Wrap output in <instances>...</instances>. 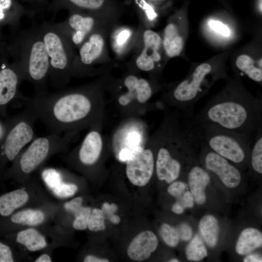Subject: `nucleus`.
<instances>
[{"mask_svg":"<svg viewBox=\"0 0 262 262\" xmlns=\"http://www.w3.org/2000/svg\"><path fill=\"white\" fill-rule=\"evenodd\" d=\"M16 241L33 252L40 250L47 246L44 236L33 228L19 231L16 235Z\"/></svg>","mask_w":262,"mask_h":262,"instance_id":"obj_25","label":"nucleus"},{"mask_svg":"<svg viewBox=\"0 0 262 262\" xmlns=\"http://www.w3.org/2000/svg\"><path fill=\"white\" fill-rule=\"evenodd\" d=\"M24 81L22 71L18 65L12 67L2 64L0 70V107L5 106L16 97L20 100L24 95L19 91L20 85Z\"/></svg>","mask_w":262,"mask_h":262,"instance_id":"obj_15","label":"nucleus"},{"mask_svg":"<svg viewBox=\"0 0 262 262\" xmlns=\"http://www.w3.org/2000/svg\"><path fill=\"white\" fill-rule=\"evenodd\" d=\"M142 42V48L135 59V66L141 71L150 72L154 69L156 64L161 60L162 40L158 33L147 29L143 32Z\"/></svg>","mask_w":262,"mask_h":262,"instance_id":"obj_14","label":"nucleus"},{"mask_svg":"<svg viewBox=\"0 0 262 262\" xmlns=\"http://www.w3.org/2000/svg\"><path fill=\"white\" fill-rule=\"evenodd\" d=\"M150 147L145 146L139 147L132 157L126 161L127 177L133 184L143 186L151 179L155 167L154 140L153 136L149 140Z\"/></svg>","mask_w":262,"mask_h":262,"instance_id":"obj_11","label":"nucleus"},{"mask_svg":"<svg viewBox=\"0 0 262 262\" xmlns=\"http://www.w3.org/2000/svg\"><path fill=\"white\" fill-rule=\"evenodd\" d=\"M184 209L176 202L172 207V211L177 214H181L183 213Z\"/></svg>","mask_w":262,"mask_h":262,"instance_id":"obj_46","label":"nucleus"},{"mask_svg":"<svg viewBox=\"0 0 262 262\" xmlns=\"http://www.w3.org/2000/svg\"><path fill=\"white\" fill-rule=\"evenodd\" d=\"M158 241L155 234L149 230L138 234L128 246L127 254L129 258L136 261L148 259L156 249Z\"/></svg>","mask_w":262,"mask_h":262,"instance_id":"obj_17","label":"nucleus"},{"mask_svg":"<svg viewBox=\"0 0 262 262\" xmlns=\"http://www.w3.org/2000/svg\"><path fill=\"white\" fill-rule=\"evenodd\" d=\"M82 197H77L65 203L64 208L66 211L72 213L75 210L82 206Z\"/></svg>","mask_w":262,"mask_h":262,"instance_id":"obj_43","label":"nucleus"},{"mask_svg":"<svg viewBox=\"0 0 262 262\" xmlns=\"http://www.w3.org/2000/svg\"><path fill=\"white\" fill-rule=\"evenodd\" d=\"M250 162L252 170L262 174V125L259 126L254 135L253 145L250 150Z\"/></svg>","mask_w":262,"mask_h":262,"instance_id":"obj_30","label":"nucleus"},{"mask_svg":"<svg viewBox=\"0 0 262 262\" xmlns=\"http://www.w3.org/2000/svg\"><path fill=\"white\" fill-rule=\"evenodd\" d=\"M96 123L90 126L89 131L75 150L79 162L85 166L96 163L103 148V138Z\"/></svg>","mask_w":262,"mask_h":262,"instance_id":"obj_16","label":"nucleus"},{"mask_svg":"<svg viewBox=\"0 0 262 262\" xmlns=\"http://www.w3.org/2000/svg\"><path fill=\"white\" fill-rule=\"evenodd\" d=\"M162 43L166 54L170 58L176 57L181 52L183 39L175 23L170 22L165 26Z\"/></svg>","mask_w":262,"mask_h":262,"instance_id":"obj_21","label":"nucleus"},{"mask_svg":"<svg viewBox=\"0 0 262 262\" xmlns=\"http://www.w3.org/2000/svg\"><path fill=\"white\" fill-rule=\"evenodd\" d=\"M34 262H52V259L50 256L47 254H44L40 255L38 258H37Z\"/></svg>","mask_w":262,"mask_h":262,"instance_id":"obj_47","label":"nucleus"},{"mask_svg":"<svg viewBox=\"0 0 262 262\" xmlns=\"http://www.w3.org/2000/svg\"><path fill=\"white\" fill-rule=\"evenodd\" d=\"M169 262H179V260L178 259H171L169 261Z\"/></svg>","mask_w":262,"mask_h":262,"instance_id":"obj_50","label":"nucleus"},{"mask_svg":"<svg viewBox=\"0 0 262 262\" xmlns=\"http://www.w3.org/2000/svg\"><path fill=\"white\" fill-rule=\"evenodd\" d=\"M33 0L34 2V6H37L38 4L42 2H44L46 0Z\"/></svg>","mask_w":262,"mask_h":262,"instance_id":"obj_48","label":"nucleus"},{"mask_svg":"<svg viewBox=\"0 0 262 262\" xmlns=\"http://www.w3.org/2000/svg\"><path fill=\"white\" fill-rule=\"evenodd\" d=\"M104 216L101 210L95 208L92 210L87 228L92 231L103 230L105 229Z\"/></svg>","mask_w":262,"mask_h":262,"instance_id":"obj_35","label":"nucleus"},{"mask_svg":"<svg viewBox=\"0 0 262 262\" xmlns=\"http://www.w3.org/2000/svg\"><path fill=\"white\" fill-rule=\"evenodd\" d=\"M78 187L72 183H66L63 181L53 189V194L60 198H67L73 196L77 191Z\"/></svg>","mask_w":262,"mask_h":262,"instance_id":"obj_36","label":"nucleus"},{"mask_svg":"<svg viewBox=\"0 0 262 262\" xmlns=\"http://www.w3.org/2000/svg\"><path fill=\"white\" fill-rule=\"evenodd\" d=\"M40 28L49 59V85L57 90L65 88L72 77L75 49L58 30L55 22H43Z\"/></svg>","mask_w":262,"mask_h":262,"instance_id":"obj_5","label":"nucleus"},{"mask_svg":"<svg viewBox=\"0 0 262 262\" xmlns=\"http://www.w3.org/2000/svg\"><path fill=\"white\" fill-rule=\"evenodd\" d=\"M189 261H199L207 256L206 247L201 238L196 234L188 244L185 251Z\"/></svg>","mask_w":262,"mask_h":262,"instance_id":"obj_31","label":"nucleus"},{"mask_svg":"<svg viewBox=\"0 0 262 262\" xmlns=\"http://www.w3.org/2000/svg\"><path fill=\"white\" fill-rule=\"evenodd\" d=\"M85 262H108L109 261L107 259L98 258L96 256L92 255H88L86 256L84 259Z\"/></svg>","mask_w":262,"mask_h":262,"instance_id":"obj_45","label":"nucleus"},{"mask_svg":"<svg viewBox=\"0 0 262 262\" xmlns=\"http://www.w3.org/2000/svg\"><path fill=\"white\" fill-rule=\"evenodd\" d=\"M212 72L208 63L197 66L165 96L166 103L180 111L186 117H192L195 105L216 78L217 75H213Z\"/></svg>","mask_w":262,"mask_h":262,"instance_id":"obj_6","label":"nucleus"},{"mask_svg":"<svg viewBox=\"0 0 262 262\" xmlns=\"http://www.w3.org/2000/svg\"><path fill=\"white\" fill-rule=\"evenodd\" d=\"M154 139L157 176L160 180L170 183L178 179L180 174L181 163L176 155L186 152L184 139L177 132L158 131L154 134Z\"/></svg>","mask_w":262,"mask_h":262,"instance_id":"obj_8","label":"nucleus"},{"mask_svg":"<svg viewBox=\"0 0 262 262\" xmlns=\"http://www.w3.org/2000/svg\"><path fill=\"white\" fill-rule=\"evenodd\" d=\"M13 262L14 260L10 248L0 242V262Z\"/></svg>","mask_w":262,"mask_h":262,"instance_id":"obj_41","label":"nucleus"},{"mask_svg":"<svg viewBox=\"0 0 262 262\" xmlns=\"http://www.w3.org/2000/svg\"><path fill=\"white\" fill-rule=\"evenodd\" d=\"M33 14L14 0H0V23L9 20L17 26L23 16L31 17Z\"/></svg>","mask_w":262,"mask_h":262,"instance_id":"obj_22","label":"nucleus"},{"mask_svg":"<svg viewBox=\"0 0 262 262\" xmlns=\"http://www.w3.org/2000/svg\"><path fill=\"white\" fill-rule=\"evenodd\" d=\"M21 1L24 2H27L31 4H32L33 5H34V2L33 0H20Z\"/></svg>","mask_w":262,"mask_h":262,"instance_id":"obj_49","label":"nucleus"},{"mask_svg":"<svg viewBox=\"0 0 262 262\" xmlns=\"http://www.w3.org/2000/svg\"><path fill=\"white\" fill-rule=\"evenodd\" d=\"M110 43L112 49L118 57L123 56L131 47L135 38V32L131 27L121 25L111 27Z\"/></svg>","mask_w":262,"mask_h":262,"instance_id":"obj_19","label":"nucleus"},{"mask_svg":"<svg viewBox=\"0 0 262 262\" xmlns=\"http://www.w3.org/2000/svg\"><path fill=\"white\" fill-rule=\"evenodd\" d=\"M113 23L101 26L91 33L77 49L72 68V76H89L94 65L104 62L107 56L106 36Z\"/></svg>","mask_w":262,"mask_h":262,"instance_id":"obj_9","label":"nucleus"},{"mask_svg":"<svg viewBox=\"0 0 262 262\" xmlns=\"http://www.w3.org/2000/svg\"><path fill=\"white\" fill-rule=\"evenodd\" d=\"M1 127H0V135L1 134Z\"/></svg>","mask_w":262,"mask_h":262,"instance_id":"obj_51","label":"nucleus"},{"mask_svg":"<svg viewBox=\"0 0 262 262\" xmlns=\"http://www.w3.org/2000/svg\"><path fill=\"white\" fill-rule=\"evenodd\" d=\"M77 132L71 131L61 135L49 133L36 137L16 158V171L21 176L31 174L51 155L66 150Z\"/></svg>","mask_w":262,"mask_h":262,"instance_id":"obj_7","label":"nucleus"},{"mask_svg":"<svg viewBox=\"0 0 262 262\" xmlns=\"http://www.w3.org/2000/svg\"><path fill=\"white\" fill-rule=\"evenodd\" d=\"M114 22L103 21L93 13H83L77 10H69L66 19L55 23L58 30L75 49L95 30Z\"/></svg>","mask_w":262,"mask_h":262,"instance_id":"obj_10","label":"nucleus"},{"mask_svg":"<svg viewBox=\"0 0 262 262\" xmlns=\"http://www.w3.org/2000/svg\"><path fill=\"white\" fill-rule=\"evenodd\" d=\"M160 233L164 241L169 246L175 247L178 245L180 238L177 229L163 224L160 227Z\"/></svg>","mask_w":262,"mask_h":262,"instance_id":"obj_34","label":"nucleus"},{"mask_svg":"<svg viewBox=\"0 0 262 262\" xmlns=\"http://www.w3.org/2000/svg\"><path fill=\"white\" fill-rule=\"evenodd\" d=\"M91 212V208L82 206L73 212L72 213L75 216L73 228L77 230L86 229Z\"/></svg>","mask_w":262,"mask_h":262,"instance_id":"obj_32","label":"nucleus"},{"mask_svg":"<svg viewBox=\"0 0 262 262\" xmlns=\"http://www.w3.org/2000/svg\"><path fill=\"white\" fill-rule=\"evenodd\" d=\"M179 238L182 241H187L189 240L192 236V230L186 223L181 224L177 229Z\"/></svg>","mask_w":262,"mask_h":262,"instance_id":"obj_42","label":"nucleus"},{"mask_svg":"<svg viewBox=\"0 0 262 262\" xmlns=\"http://www.w3.org/2000/svg\"><path fill=\"white\" fill-rule=\"evenodd\" d=\"M16 63L24 81L34 87V93L47 92L49 63L40 25L21 30L16 41Z\"/></svg>","mask_w":262,"mask_h":262,"instance_id":"obj_3","label":"nucleus"},{"mask_svg":"<svg viewBox=\"0 0 262 262\" xmlns=\"http://www.w3.org/2000/svg\"><path fill=\"white\" fill-rule=\"evenodd\" d=\"M188 180L194 200L201 205L206 201L205 190L211 180L210 176L206 169L195 164L189 170Z\"/></svg>","mask_w":262,"mask_h":262,"instance_id":"obj_18","label":"nucleus"},{"mask_svg":"<svg viewBox=\"0 0 262 262\" xmlns=\"http://www.w3.org/2000/svg\"><path fill=\"white\" fill-rule=\"evenodd\" d=\"M209 25L212 30L223 36H229L230 35L229 28L219 21L210 20Z\"/></svg>","mask_w":262,"mask_h":262,"instance_id":"obj_39","label":"nucleus"},{"mask_svg":"<svg viewBox=\"0 0 262 262\" xmlns=\"http://www.w3.org/2000/svg\"><path fill=\"white\" fill-rule=\"evenodd\" d=\"M262 245V234L254 228H246L241 233L236 243L235 250L241 255L250 253Z\"/></svg>","mask_w":262,"mask_h":262,"instance_id":"obj_23","label":"nucleus"},{"mask_svg":"<svg viewBox=\"0 0 262 262\" xmlns=\"http://www.w3.org/2000/svg\"><path fill=\"white\" fill-rule=\"evenodd\" d=\"M236 67L250 79L257 82L262 81V67L256 66L253 59L249 55L243 54L239 56L236 60Z\"/></svg>","mask_w":262,"mask_h":262,"instance_id":"obj_27","label":"nucleus"},{"mask_svg":"<svg viewBox=\"0 0 262 262\" xmlns=\"http://www.w3.org/2000/svg\"><path fill=\"white\" fill-rule=\"evenodd\" d=\"M245 262H262V258L261 255L258 254H252L246 256L244 259Z\"/></svg>","mask_w":262,"mask_h":262,"instance_id":"obj_44","label":"nucleus"},{"mask_svg":"<svg viewBox=\"0 0 262 262\" xmlns=\"http://www.w3.org/2000/svg\"><path fill=\"white\" fill-rule=\"evenodd\" d=\"M118 209L117 206L114 204L104 203L102 206L101 211L103 213L104 218L108 219L111 222L114 224H118L120 221L119 216L115 214Z\"/></svg>","mask_w":262,"mask_h":262,"instance_id":"obj_37","label":"nucleus"},{"mask_svg":"<svg viewBox=\"0 0 262 262\" xmlns=\"http://www.w3.org/2000/svg\"><path fill=\"white\" fill-rule=\"evenodd\" d=\"M143 135L138 129L134 127L126 129L121 136L119 151H133L143 146Z\"/></svg>","mask_w":262,"mask_h":262,"instance_id":"obj_29","label":"nucleus"},{"mask_svg":"<svg viewBox=\"0 0 262 262\" xmlns=\"http://www.w3.org/2000/svg\"><path fill=\"white\" fill-rule=\"evenodd\" d=\"M41 176L46 185L51 190L63 181V174L60 170L53 168L44 169Z\"/></svg>","mask_w":262,"mask_h":262,"instance_id":"obj_33","label":"nucleus"},{"mask_svg":"<svg viewBox=\"0 0 262 262\" xmlns=\"http://www.w3.org/2000/svg\"><path fill=\"white\" fill-rule=\"evenodd\" d=\"M189 124H215L251 140L262 125V100L231 83L207 102Z\"/></svg>","mask_w":262,"mask_h":262,"instance_id":"obj_2","label":"nucleus"},{"mask_svg":"<svg viewBox=\"0 0 262 262\" xmlns=\"http://www.w3.org/2000/svg\"><path fill=\"white\" fill-rule=\"evenodd\" d=\"M177 199V202L184 209L185 208H191L194 206V198L190 191H185L183 195Z\"/></svg>","mask_w":262,"mask_h":262,"instance_id":"obj_40","label":"nucleus"},{"mask_svg":"<svg viewBox=\"0 0 262 262\" xmlns=\"http://www.w3.org/2000/svg\"><path fill=\"white\" fill-rule=\"evenodd\" d=\"M44 219V214L41 211L31 209L20 211L11 218V221L14 223L30 226L41 224Z\"/></svg>","mask_w":262,"mask_h":262,"instance_id":"obj_28","label":"nucleus"},{"mask_svg":"<svg viewBox=\"0 0 262 262\" xmlns=\"http://www.w3.org/2000/svg\"><path fill=\"white\" fill-rule=\"evenodd\" d=\"M187 187V184L182 181H175L171 184L167 188L168 193L177 199L181 196L185 192Z\"/></svg>","mask_w":262,"mask_h":262,"instance_id":"obj_38","label":"nucleus"},{"mask_svg":"<svg viewBox=\"0 0 262 262\" xmlns=\"http://www.w3.org/2000/svg\"><path fill=\"white\" fill-rule=\"evenodd\" d=\"M185 131L192 143L203 145L234 164L245 163L250 152L251 140L215 124H189Z\"/></svg>","mask_w":262,"mask_h":262,"instance_id":"obj_4","label":"nucleus"},{"mask_svg":"<svg viewBox=\"0 0 262 262\" xmlns=\"http://www.w3.org/2000/svg\"><path fill=\"white\" fill-rule=\"evenodd\" d=\"M125 91L117 98L119 105L126 107L136 103L143 104L147 102L153 94L152 87L145 79L130 74L126 76L122 82Z\"/></svg>","mask_w":262,"mask_h":262,"instance_id":"obj_13","label":"nucleus"},{"mask_svg":"<svg viewBox=\"0 0 262 262\" xmlns=\"http://www.w3.org/2000/svg\"><path fill=\"white\" fill-rule=\"evenodd\" d=\"M199 229L207 245L210 247H214L218 241L219 230L216 218L211 214L204 216L199 221Z\"/></svg>","mask_w":262,"mask_h":262,"instance_id":"obj_26","label":"nucleus"},{"mask_svg":"<svg viewBox=\"0 0 262 262\" xmlns=\"http://www.w3.org/2000/svg\"><path fill=\"white\" fill-rule=\"evenodd\" d=\"M29 196L23 189H17L0 196V214L8 216L16 209L25 204Z\"/></svg>","mask_w":262,"mask_h":262,"instance_id":"obj_24","label":"nucleus"},{"mask_svg":"<svg viewBox=\"0 0 262 262\" xmlns=\"http://www.w3.org/2000/svg\"><path fill=\"white\" fill-rule=\"evenodd\" d=\"M21 101L49 133L61 135L78 132L97 122L100 91L97 83L93 82L53 92L34 93L32 97L24 96Z\"/></svg>","mask_w":262,"mask_h":262,"instance_id":"obj_1","label":"nucleus"},{"mask_svg":"<svg viewBox=\"0 0 262 262\" xmlns=\"http://www.w3.org/2000/svg\"><path fill=\"white\" fill-rule=\"evenodd\" d=\"M192 143L201 147V156L206 170L215 175L228 187L234 188L240 184L242 175L240 171L236 167L230 164L227 159L206 146Z\"/></svg>","mask_w":262,"mask_h":262,"instance_id":"obj_12","label":"nucleus"},{"mask_svg":"<svg viewBox=\"0 0 262 262\" xmlns=\"http://www.w3.org/2000/svg\"><path fill=\"white\" fill-rule=\"evenodd\" d=\"M105 0H53L49 4L48 10L56 13L62 9L69 10H87L90 13L101 9Z\"/></svg>","mask_w":262,"mask_h":262,"instance_id":"obj_20","label":"nucleus"}]
</instances>
